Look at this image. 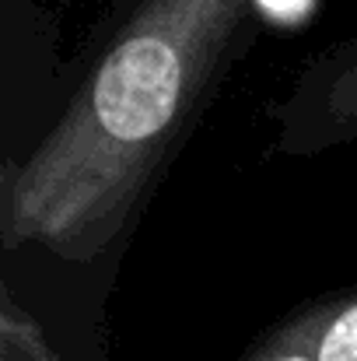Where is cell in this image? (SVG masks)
<instances>
[{
  "instance_id": "cell-1",
  "label": "cell",
  "mask_w": 357,
  "mask_h": 361,
  "mask_svg": "<svg viewBox=\"0 0 357 361\" xmlns=\"http://www.w3.org/2000/svg\"><path fill=\"white\" fill-rule=\"evenodd\" d=\"M263 0H123L39 133L7 158V267L109 284L175 154L259 28Z\"/></svg>"
},
{
  "instance_id": "cell-3",
  "label": "cell",
  "mask_w": 357,
  "mask_h": 361,
  "mask_svg": "<svg viewBox=\"0 0 357 361\" xmlns=\"http://www.w3.org/2000/svg\"><path fill=\"white\" fill-rule=\"evenodd\" d=\"M291 312L315 361H357V284L319 291Z\"/></svg>"
},
{
  "instance_id": "cell-2",
  "label": "cell",
  "mask_w": 357,
  "mask_h": 361,
  "mask_svg": "<svg viewBox=\"0 0 357 361\" xmlns=\"http://www.w3.org/2000/svg\"><path fill=\"white\" fill-rule=\"evenodd\" d=\"M273 120L280 154H322L357 144V32L301 63Z\"/></svg>"
},
{
  "instance_id": "cell-4",
  "label": "cell",
  "mask_w": 357,
  "mask_h": 361,
  "mask_svg": "<svg viewBox=\"0 0 357 361\" xmlns=\"http://www.w3.org/2000/svg\"><path fill=\"white\" fill-rule=\"evenodd\" d=\"M235 361H315L308 351L305 330L294 319V312H284L280 319H273L263 334H256L249 341V348Z\"/></svg>"
}]
</instances>
